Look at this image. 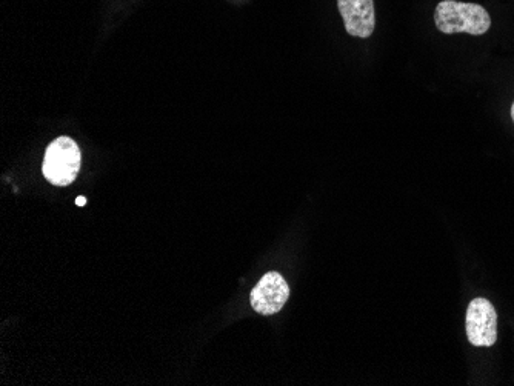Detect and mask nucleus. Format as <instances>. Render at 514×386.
Masks as SVG:
<instances>
[{
    "instance_id": "7",
    "label": "nucleus",
    "mask_w": 514,
    "mask_h": 386,
    "mask_svg": "<svg viewBox=\"0 0 514 386\" xmlns=\"http://www.w3.org/2000/svg\"><path fill=\"white\" fill-rule=\"evenodd\" d=\"M511 119H513L514 122V102L513 105H511Z\"/></svg>"
},
{
    "instance_id": "5",
    "label": "nucleus",
    "mask_w": 514,
    "mask_h": 386,
    "mask_svg": "<svg viewBox=\"0 0 514 386\" xmlns=\"http://www.w3.org/2000/svg\"><path fill=\"white\" fill-rule=\"evenodd\" d=\"M339 13L350 36L368 39L376 28L373 0H338Z\"/></svg>"
},
{
    "instance_id": "4",
    "label": "nucleus",
    "mask_w": 514,
    "mask_h": 386,
    "mask_svg": "<svg viewBox=\"0 0 514 386\" xmlns=\"http://www.w3.org/2000/svg\"><path fill=\"white\" fill-rule=\"evenodd\" d=\"M288 297H290V287L287 280L276 271H271L262 276L253 288L250 302L256 313L262 316H273L285 307Z\"/></svg>"
},
{
    "instance_id": "2",
    "label": "nucleus",
    "mask_w": 514,
    "mask_h": 386,
    "mask_svg": "<svg viewBox=\"0 0 514 386\" xmlns=\"http://www.w3.org/2000/svg\"><path fill=\"white\" fill-rule=\"evenodd\" d=\"M82 154L71 137L61 136L53 140L45 151L44 176L56 187H67L76 180L81 170Z\"/></svg>"
},
{
    "instance_id": "1",
    "label": "nucleus",
    "mask_w": 514,
    "mask_h": 386,
    "mask_svg": "<svg viewBox=\"0 0 514 386\" xmlns=\"http://www.w3.org/2000/svg\"><path fill=\"white\" fill-rule=\"evenodd\" d=\"M434 24L441 33L482 36L491 27V17L482 5L444 0L434 11Z\"/></svg>"
},
{
    "instance_id": "6",
    "label": "nucleus",
    "mask_w": 514,
    "mask_h": 386,
    "mask_svg": "<svg viewBox=\"0 0 514 386\" xmlns=\"http://www.w3.org/2000/svg\"><path fill=\"white\" fill-rule=\"evenodd\" d=\"M76 203L79 205V207H82V205L87 203V199H85V197H77Z\"/></svg>"
},
{
    "instance_id": "3",
    "label": "nucleus",
    "mask_w": 514,
    "mask_h": 386,
    "mask_svg": "<svg viewBox=\"0 0 514 386\" xmlns=\"http://www.w3.org/2000/svg\"><path fill=\"white\" fill-rule=\"evenodd\" d=\"M468 342L473 347H493L498 340V313L493 303L484 297H476L468 305L467 319Z\"/></svg>"
}]
</instances>
